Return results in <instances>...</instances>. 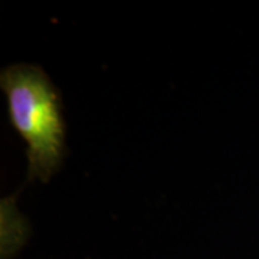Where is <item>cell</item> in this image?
<instances>
[{"mask_svg":"<svg viewBox=\"0 0 259 259\" xmlns=\"http://www.w3.org/2000/svg\"><path fill=\"white\" fill-rule=\"evenodd\" d=\"M0 87L6 94L10 122L28 146V179L47 183L65 157L66 127L59 94L36 65L5 68Z\"/></svg>","mask_w":259,"mask_h":259,"instance_id":"6da1fadb","label":"cell"}]
</instances>
